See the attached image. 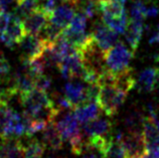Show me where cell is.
<instances>
[{"instance_id": "cell-21", "label": "cell", "mask_w": 159, "mask_h": 158, "mask_svg": "<svg viewBox=\"0 0 159 158\" xmlns=\"http://www.w3.org/2000/svg\"><path fill=\"white\" fill-rule=\"evenodd\" d=\"M103 22L106 24L111 29L115 30L118 33H124L126 30L128 24V17L127 14L123 15L121 17H109V16H102Z\"/></svg>"}, {"instance_id": "cell-18", "label": "cell", "mask_w": 159, "mask_h": 158, "mask_svg": "<svg viewBox=\"0 0 159 158\" xmlns=\"http://www.w3.org/2000/svg\"><path fill=\"white\" fill-rule=\"evenodd\" d=\"M43 142L45 147H48L52 150H60L62 148L64 139L54 126L53 122L49 123L43 130Z\"/></svg>"}, {"instance_id": "cell-19", "label": "cell", "mask_w": 159, "mask_h": 158, "mask_svg": "<svg viewBox=\"0 0 159 158\" xmlns=\"http://www.w3.org/2000/svg\"><path fill=\"white\" fill-rule=\"evenodd\" d=\"M142 134H143L146 146L159 144V126L154 123L148 116L143 119Z\"/></svg>"}, {"instance_id": "cell-14", "label": "cell", "mask_w": 159, "mask_h": 158, "mask_svg": "<svg viewBox=\"0 0 159 158\" xmlns=\"http://www.w3.org/2000/svg\"><path fill=\"white\" fill-rule=\"evenodd\" d=\"M100 110H101V108L99 107L97 102H91L82 104V105L76 107L75 109H73V112L79 123L85 124L92 121V120L99 118Z\"/></svg>"}, {"instance_id": "cell-2", "label": "cell", "mask_w": 159, "mask_h": 158, "mask_svg": "<svg viewBox=\"0 0 159 158\" xmlns=\"http://www.w3.org/2000/svg\"><path fill=\"white\" fill-rule=\"evenodd\" d=\"M53 124L57 131L60 132L62 139L69 141L70 145V150L76 155H81L86 146V141L84 140V135L82 133L79 121L75 117L73 110L61 116L58 121L54 120Z\"/></svg>"}, {"instance_id": "cell-17", "label": "cell", "mask_w": 159, "mask_h": 158, "mask_svg": "<svg viewBox=\"0 0 159 158\" xmlns=\"http://www.w3.org/2000/svg\"><path fill=\"white\" fill-rule=\"evenodd\" d=\"M97 3L99 12H101L102 16L121 17L127 14L124 4L120 0H99Z\"/></svg>"}, {"instance_id": "cell-31", "label": "cell", "mask_w": 159, "mask_h": 158, "mask_svg": "<svg viewBox=\"0 0 159 158\" xmlns=\"http://www.w3.org/2000/svg\"><path fill=\"white\" fill-rule=\"evenodd\" d=\"M0 158H4V157H2V156H0Z\"/></svg>"}, {"instance_id": "cell-28", "label": "cell", "mask_w": 159, "mask_h": 158, "mask_svg": "<svg viewBox=\"0 0 159 158\" xmlns=\"http://www.w3.org/2000/svg\"><path fill=\"white\" fill-rule=\"evenodd\" d=\"M149 43L153 44V43H159V24L156 28L155 31L152 32V34L150 35V38H149Z\"/></svg>"}, {"instance_id": "cell-7", "label": "cell", "mask_w": 159, "mask_h": 158, "mask_svg": "<svg viewBox=\"0 0 159 158\" xmlns=\"http://www.w3.org/2000/svg\"><path fill=\"white\" fill-rule=\"evenodd\" d=\"M95 43L103 53L118 43V32L111 29L105 23H96L91 32Z\"/></svg>"}, {"instance_id": "cell-20", "label": "cell", "mask_w": 159, "mask_h": 158, "mask_svg": "<svg viewBox=\"0 0 159 158\" xmlns=\"http://www.w3.org/2000/svg\"><path fill=\"white\" fill-rule=\"evenodd\" d=\"M45 148L47 147L43 141L31 140L25 146L23 145V156L24 158H41Z\"/></svg>"}, {"instance_id": "cell-11", "label": "cell", "mask_w": 159, "mask_h": 158, "mask_svg": "<svg viewBox=\"0 0 159 158\" xmlns=\"http://www.w3.org/2000/svg\"><path fill=\"white\" fill-rule=\"evenodd\" d=\"M83 131L88 137L110 136L113 135V125L112 122L107 119L97 118L84 124Z\"/></svg>"}, {"instance_id": "cell-10", "label": "cell", "mask_w": 159, "mask_h": 158, "mask_svg": "<svg viewBox=\"0 0 159 158\" xmlns=\"http://www.w3.org/2000/svg\"><path fill=\"white\" fill-rule=\"evenodd\" d=\"M159 79V68L152 66V68L145 69L141 72L138 80L136 81L137 89L141 93H151L156 88L157 81Z\"/></svg>"}, {"instance_id": "cell-16", "label": "cell", "mask_w": 159, "mask_h": 158, "mask_svg": "<svg viewBox=\"0 0 159 158\" xmlns=\"http://www.w3.org/2000/svg\"><path fill=\"white\" fill-rule=\"evenodd\" d=\"M0 156L4 158H24L23 144L17 138H6L0 143Z\"/></svg>"}, {"instance_id": "cell-6", "label": "cell", "mask_w": 159, "mask_h": 158, "mask_svg": "<svg viewBox=\"0 0 159 158\" xmlns=\"http://www.w3.org/2000/svg\"><path fill=\"white\" fill-rule=\"evenodd\" d=\"M21 52L22 61H31L43 55L49 44L43 40L39 35L25 34L18 43Z\"/></svg>"}, {"instance_id": "cell-25", "label": "cell", "mask_w": 159, "mask_h": 158, "mask_svg": "<svg viewBox=\"0 0 159 158\" xmlns=\"http://www.w3.org/2000/svg\"><path fill=\"white\" fill-rule=\"evenodd\" d=\"M20 1L21 0H0V10L8 12V13L11 11L12 13Z\"/></svg>"}, {"instance_id": "cell-24", "label": "cell", "mask_w": 159, "mask_h": 158, "mask_svg": "<svg viewBox=\"0 0 159 158\" xmlns=\"http://www.w3.org/2000/svg\"><path fill=\"white\" fill-rule=\"evenodd\" d=\"M51 87H52V80H51V78H48L47 76V74H41L35 78L34 88H37L41 91H44V92H48V91L51 89Z\"/></svg>"}, {"instance_id": "cell-30", "label": "cell", "mask_w": 159, "mask_h": 158, "mask_svg": "<svg viewBox=\"0 0 159 158\" xmlns=\"http://www.w3.org/2000/svg\"><path fill=\"white\" fill-rule=\"evenodd\" d=\"M128 158H143V157L140 156V157H128Z\"/></svg>"}, {"instance_id": "cell-15", "label": "cell", "mask_w": 159, "mask_h": 158, "mask_svg": "<svg viewBox=\"0 0 159 158\" xmlns=\"http://www.w3.org/2000/svg\"><path fill=\"white\" fill-rule=\"evenodd\" d=\"M75 8L73 5L69 3H64L62 5L56 7L51 17V21L56 23L61 28H66L70 25L75 16Z\"/></svg>"}, {"instance_id": "cell-29", "label": "cell", "mask_w": 159, "mask_h": 158, "mask_svg": "<svg viewBox=\"0 0 159 158\" xmlns=\"http://www.w3.org/2000/svg\"><path fill=\"white\" fill-rule=\"evenodd\" d=\"M155 89H157L158 93H159V79H158V81H157V84H156V88Z\"/></svg>"}, {"instance_id": "cell-26", "label": "cell", "mask_w": 159, "mask_h": 158, "mask_svg": "<svg viewBox=\"0 0 159 158\" xmlns=\"http://www.w3.org/2000/svg\"><path fill=\"white\" fill-rule=\"evenodd\" d=\"M10 20V13L0 10V34L5 31Z\"/></svg>"}, {"instance_id": "cell-12", "label": "cell", "mask_w": 159, "mask_h": 158, "mask_svg": "<svg viewBox=\"0 0 159 158\" xmlns=\"http://www.w3.org/2000/svg\"><path fill=\"white\" fill-rule=\"evenodd\" d=\"M65 97L73 109L86 104V87L79 82H69L65 86Z\"/></svg>"}, {"instance_id": "cell-1", "label": "cell", "mask_w": 159, "mask_h": 158, "mask_svg": "<svg viewBox=\"0 0 159 158\" xmlns=\"http://www.w3.org/2000/svg\"><path fill=\"white\" fill-rule=\"evenodd\" d=\"M99 85L100 90L97 103L104 113L112 117L124 103L128 92L120 88L106 72L100 78Z\"/></svg>"}, {"instance_id": "cell-23", "label": "cell", "mask_w": 159, "mask_h": 158, "mask_svg": "<svg viewBox=\"0 0 159 158\" xmlns=\"http://www.w3.org/2000/svg\"><path fill=\"white\" fill-rule=\"evenodd\" d=\"M87 19H88L87 16L84 14L83 12L80 11L77 14H75L69 27L72 28V29L75 31H78V32H86Z\"/></svg>"}, {"instance_id": "cell-5", "label": "cell", "mask_w": 159, "mask_h": 158, "mask_svg": "<svg viewBox=\"0 0 159 158\" xmlns=\"http://www.w3.org/2000/svg\"><path fill=\"white\" fill-rule=\"evenodd\" d=\"M57 69L64 79H81L83 81L87 73L83 59L78 51L66 56L57 65Z\"/></svg>"}, {"instance_id": "cell-13", "label": "cell", "mask_w": 159, "mask_h": 158, "mask_svg": "<svg viewBox=\"0 0 159 158\" xmlns=\"http://www.w3.org/2000/svg\"><path fill=\"white\" fill-rule=\"evenodd\" d=\"M143 30H144L143 20H136L131 18L128 20V24L124 34L126 41L128 43L130 49L133 52H135L137 51L142 34H143Z\"/></svg>"}, {"instance_id": "cell-8", "label": "cell", "mask_w": 159, "mask_h": 158, "mask_svg": "<svg viewBox=\"0 0 159 158\" xmlns=\"http://www.w3.org/2000/svg\"><path fill=\"white\" fill-rule=\"evenodd\" d=\"M26 34L24 30L22 20L17 16L10 13V20L7 28L3 33L0 34V39L8 47H12L13 45L20 43L24 35Z\"/></svg>"}, {"instance_id": "cell-3", "label": "cell", "mask_w": 159, "mask_h": 158, "mask_svg": "<svg viewBox=\"0 0 159 158\" xmlns=\"http://www.w3.org/2000/svg\"><path fill=\"white\" fill-rule=\"evenodd\" d=\"M133 52L129 49L122 41H118L115 45L103 53L105 72L112 77L118 76L130 70V61L133 57Z\"/></svg>"}, {"instance_id": "cell-9", "label": "cell", "mask_w": 159, "mask_h": 158, "mask_svg": "<svg viewBox=\"0 0 159 158\" xmlns=\"http://www.w3.org/2000/svg\"><path fill=\"white\" fill-rule=\"evenodd\" d=\"M49 20V17L44 13V12L37 8L36 10L28 14L25 18L22 20L24 30L26 34L39 35L40 31L43 29L45 24Z\"/></svg>"}, {"instance_id": "cell-4", "label": "cell", "mask_w": 159, "mask_h": 158, "mask_svg": "<svg viewBox=\"0 0 159 158\" xmlns=\"http://www.w3.org/2000/svg\"><path fill=\"white\" fill-rule=\"evenodd\" d=\"M114 137L122 145L127 158L143 156L146 144L142 132H128L127 134L118 132Z\"/></svg>"}, {"instance_id": "cell-27", "label": "cell", "mask_w": 159, "mask_h": 158, "mask_svg": "<svg viewBox=\"0 0 159 158\" xmlns=\"http://www.w3.org/2000/svg\"><path fill=\"white\" fill-rule=\"evenodd\" d=\"M159 13V9L157 6H149L146 7L145 10V17H155L156 15H158Z\"/></svg>"}, {"instance_id": "cell-22", "label": "cell", "mask_w": 159, "mask_h": 158, "mask_svg": "<svg viewBox=\"0 0 159 158\" xmlns=\"http://www.w3.org/2000/svg\"><path fill=\"white\" fill-rule=\"evenodd\" d=\"M144 117L138 112H132L125 119V126L128 132H142Z\"/></svg>"}]
</instances>
